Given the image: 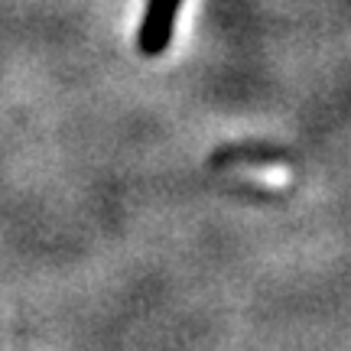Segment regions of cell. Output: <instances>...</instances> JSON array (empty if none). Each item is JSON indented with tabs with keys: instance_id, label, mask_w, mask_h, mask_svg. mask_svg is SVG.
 <instances>
[{
	"instance_id": "1",
	"label": "cell",
	"mask_w": 351,
	"mask_h": 351,
	"mask_svg": "<svg viewBox=\"0 0 351 351\" xmlns=\"http://www.w3.org/2000/svg\"><path fill=\"white\" fill-rule=\"evenodd\" d=\"M166 23H169V0H156L150 13V29H147V46H163Z\"/></svg>"
},
{
	"instance_id": "2",
	"label": "cell",
	"mask_w": 351,
	"mask_h": 351,
	"mask_svg": "<svg viewBox=\"0 0 351 351\" xmlns=\"http://www.w3.org/2000/svg\"><path fill=\"white\" fill-rule=\"evenodd\" d=\"M247 176L261 179V182H270V186H287L289 182V169L283 166H241Z\"/></svg>"
}]
</instances>
